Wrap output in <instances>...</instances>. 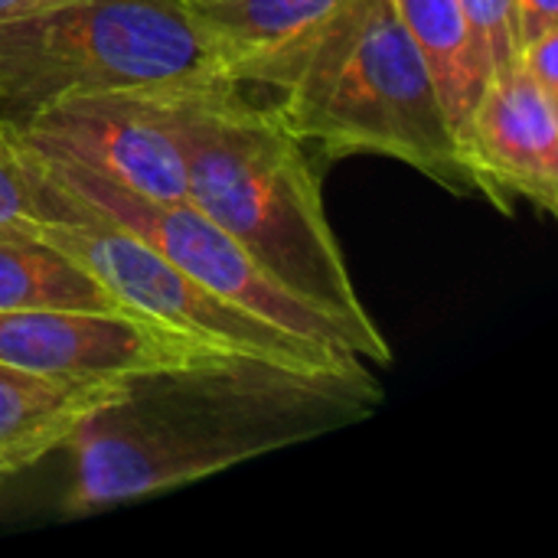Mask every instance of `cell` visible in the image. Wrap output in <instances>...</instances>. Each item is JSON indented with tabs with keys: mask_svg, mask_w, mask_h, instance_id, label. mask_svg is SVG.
<instances>
[{
	"mask_svg": "<svg viewBox=\"0 0 558 558\" xmlns=\"http://www.w3.org/2000/svg\"><path fill=\"white\" fill-rule=\"evenodd\" d=\"M173 121L186 199L278 284L330 317L353 356L389 366V340L350 278L307 144L275 108L248 105L235 82L177 95Z\"/></svg>",
	"mask_w": 558,
	"mask_h": 558,
	"instance_id": "cell-1",
	"label": "cell"
},
{
	"mask_svg": "<svg viewBox=\"0 0 558 558\" xmlns=\"http://www.w3.org/2000/svg\"><path fill=\"white\" fill-rule=\"evenodd\" d=\"M284 128L327 157L379 154L474 190L435 78L392 0H350L278 88Z\"/></svg>",
	"mask_w": 558,
	"mask_h": 558,
	"instance_id": "cell-2",
	"label": "cell"
},
{
	"mask_svg": "<svg viewBox=\"0 0 558 558\" xmlns=\"http://www.w3.org/2000/svg\"><path fill=\"white\" fill-rule=\"evenodd\" d=\"M229 85L180 0H78L0 23V118L20 128L82 92L190 95Z\"/></svg>",
	"mask_w": 558,
	"mask_h": 558,
	"instance_id": "cell-3",
	"label": "cell"
},
{
	"mask_svg": "<svg viewBox=\"0 0 558 558\" xmlns=\"http://www.w3.org/2000/svg\"><path fill=\"white\" fill-rule=\"evenodd\" d=\"M39 190L49 219H43L33 232L72 255L82 268H88L131 314L203 340L245 366L288 376L314 389L366 386L360 356L314 343L235 307L232 301L219 298L216 291L170 265L134 232L69 206L43 183Z\"/></svg>",
	"mask_w": 558,
	"mask_h": 558,
	"instance_id": "cell-4",
	"label": "cell"
},
{
	"mask_svg": "<svg viewBox=\"0 0 558 558\" xmlns=\"http://www.w3.org/2000/svg\"><path fill=\"white\" fill-rule=\"evenodd\" d=\"M29 157V154H26ZM39 183L65 199L69 206L121 226L144 239L154 252H160L170 265L186 271L193 281L206 284L219 298L232 301L235 307L284 327L298 337H307L324 347H337L350 353L340 327L278 284L226 229H219L206 213H199L190 199L160 203L124 190L114 180H105L92 170L72 163H52L29 157Z\"/></svg>",
	"mask_w": 558,
	"mask_h": 558,
	"instance_id": "cell-5",
	"label": "cell"
},
{
	"mask_svg": "<svg viewBox=\"0 0 558 558\" xmlns=\"http://www.w3.org/2000/svg\"><path fill=\"white\" fill-rule=\"evenodd\" d=\"M288 438L209 435L134 412L131 396L88 415L65 448L72 451V487L62 500L65 517H88L157 497L219 471H229Z\"/></svg>",
	"mask_w": 558,
	"mask_h": 558,
	"instance_id": "cell-6",
	"label": "cell"
},
{
	"mask_svg": "<svg viewBox=\"0 0 558 558\" xmlns=\"http://www.w3.org/2000/svg\"><path fill=\"white\" fill-rule=\"evenodd\" d=\"M0 363L52 379L131 386L255 369L147 317L98 311H0Z\"/></svg>",
	"mask_w": 558,
	"mask_h": 558,
	"instance_id": "cell-7",
	"label": "cell"
},
{
	"mask_svg": "<svg viewBox=\"0 0 558 558\" xmlns=\"http://www.w3.org/2000/svg\"><path fill=\"white\" fill-rule=\"evenodd\" d=\"M173 98L147 92L65 95L29 114L13 134L29 157L72 163L137 196L177 203L186 199V163Z\"/></svg>",
	"mask_w": 558,
	"mask_h": 558,
	"instance_id": "cell-8",
	"label": "cell"
},
{
	"mask_svg": "<svg viewBox=\"0 0 558 558\" xmlns=\"http://www.w3.org/2000/svg\"><path fill=\"white\" fill-rule=\"evenodd\" d=\"M458 150L474 190L500 209H513V196L549 216L558 209V105L520 62L490 78L458 134Z\"/></svg>",
	"mask_w": 558,
	"mask_h": 558,
	"instance_id": "cell-9",
	"label": "cell"
},
{
	"mask_svg": "<svg viewBox=\"0 0 558 558\" xmlns=\"http://www.w3.org/2000/svg\"><path fill=\"white\" fill-rule=\"evenodd\" d=\"M222 75L281 88L307 46L350 0H180Z\"/></svg>",
	"mask_w": 558,
	"mask_h": 558,
	"instance_id": "cell-10",
	"label": "cell"
},
{
	"mask_svg": "<svg viewBox=\"0 0 558 558\" xmlns=\"http://www.w3.org/2000/svg\"><path fill=\"white\" fill-rule=\"evenodd\" d=\"M131 383L52 379L0 363V484L56 448L95 412L131 396Z\"/></svg>",
	"mask_w": 558,
	"mask_h": 558,
	"instance_id": "cell-11",
	"label": "cell"
},
{
	"mask_svg": "<svg viewBox=\"0 0 558 558\" xmlns=\"http://www.w3.org/2000/svg\"><path fill=\"white\" fill-rule=\"evenodd\" d=\"M392 7L435 78L438 98L458 141L474 105L494 78L490 56L474 33L461 0H392Z\"/></svg>",
	"mask_w": 558,
	"mask_h": 558,
	"instance_id": "cell-12",
	"label": "cell"
},
{
	"mask_svg": "<svg viewBox=\"0 0 558 558\" xmlns=\"http://www.w3.org/2000/svg\"><path fill=\"white\" fill-rule=\"evenodd\" d=\"M0 311L131 314L88 268L29 229H0Z\"/></svg>",
	"mask_w": 558,
	"mask_h": 558,
	"instance_id": "cell-13",
	"label": "cell"
},
{
	"mask_svg": "<svg viewBox=\"0 0 558 558\" xmlns=\"http://www.w3.org/2000/svg\"><path fill=\"white\" fill-rule=\"evenodd\" d=\"M46 213V199L26 150L13 128L0 118V229H36Z\"/></svg>",
	"mask_w": 558,
	"mask_h": 558,
	"instance_id": "cell-14",
	"label": "cell"
},
{
	"mask_svg": "<svg viewBox=\"0 0 558 558\" xmlns=\"http://www.w3.org/2000/svg\"><path fill=\"white\" fill-rule=\"evenodd\" d=\"M474 33L481 36L494 75L517 62V29H513V0H461Z\"/></svg>",
	"mask_w": 558,
	"mask_h": 558,
	"instance_id": "cell-15",
	"label": "cell"
},
{
	"mask_svg": "<svg viewBox=\"0 0 558 558\" xmlns=\"http://www.w3.org/2000/svg\"><path fill=\"white\" fill-rule=\"evenodd\" d=\"M517 62L536 82V88L558 105V26L536 36L530 46H523Z\"/></svg>",
	"mask_w": 558,
	"mask_h": 558,
	"instance_id": "cell-16",
	"label": "cell"
},
{
	"mask_svg": "<svg viewBox=\"0 0 558 558\" xmlns=\"http://www.w3.org/2000/svg\"><path fill=\"white\" fill-rule=\"evenodd\" d=\"M558 26V0H513V29H517V56L536 36Z\"/></svg>",
	"mask_w": 558,
	"mask_h": 558,
	"instance_id": "cell-17",
	"label": "cell"
},
{
	"mask_svg": "<svg viewBox=\"0 0 558 558\" xmlns=\"http://www.w3.org/2000/svg\"><path fill=\"white\" fill-rule=\"evenodd\" d=\"M78 0H0V23L3 20H23V16H36L56 7H69Z\"/></svg>",
	"mask_w": 558,
	"mask_h": 558,
	"instance_id": "cell-18",
	"label": "cell"
}]
</instances>
